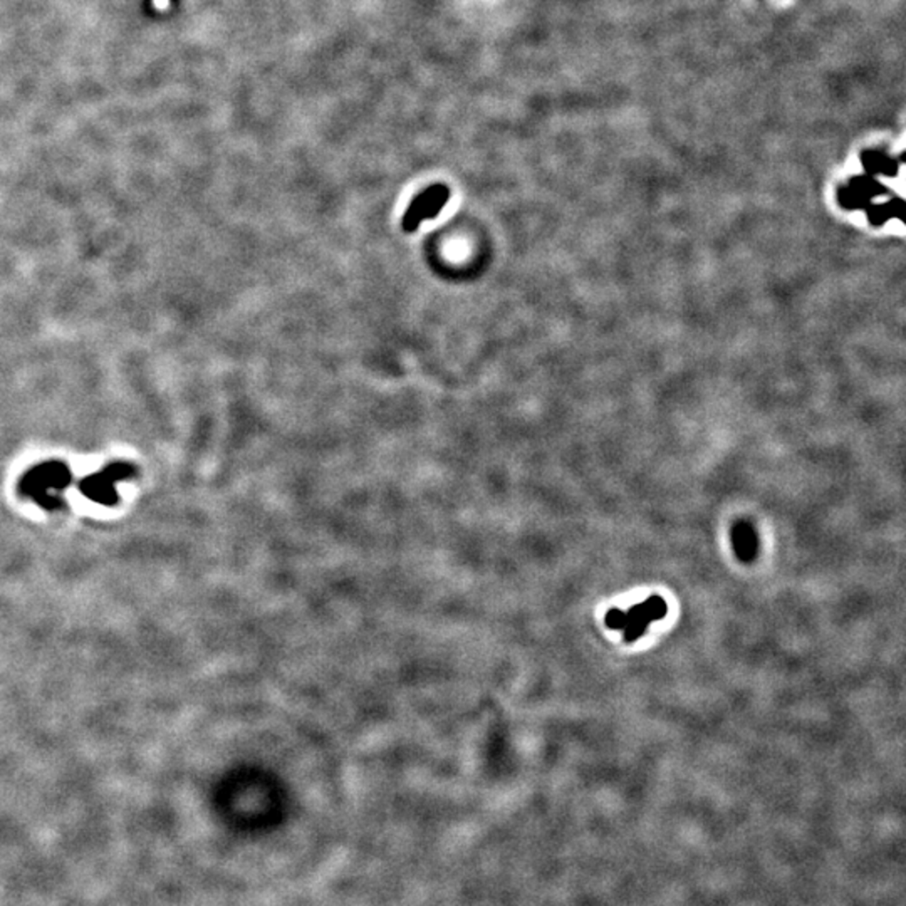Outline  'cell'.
<instances>
[{
	"mask_svg": "<svg viewBox=\"0 0 906 906\" xmlns=\"http://www.w3.org/2000/svg\"><path fill=\"white\" fill-rule=\"evenodd\" d=\"M450 200V189L445 183H435L430 185L427 190L418 193L412 200L410 207L407 208L401 227L405 232L412 234L416 232L418 227L427 221H435L442 210L446 207Z\"/></svg>",
	"mask_w": 906,
	"mask_h": 906,
	"instance_id": "3",
	"label": "cell"
},
{
	"mask_svg": "<svg viewBox=\"0 0 906 906\" xmlns=\"http://www.w3.org/2000/svg\"><path fill=\"white\" fill-rule=\"evenodd\" d=\"M732 539H733L735 554L740 561L748 562L757 556V536L748 523H739L735 525Z\"/></svg>",
	"mask_w": 906,
	"mask_h": 906,
	"instance_id": "5",
	"label": "cell"
},
{
	"mask_svg": "<svg viewBox=\"0 0 906 906\" xmlns=\"http://www.w3.org/2000/svg\"><path fill=\"white\" fill-rule=\"evenodd\" d=\"M133 474V467L127 463H112L106 468L84 478L81 482V492L97 504L112 506L118 500V482L131 477Z\"/></svg>",
	"mask_w": 906,
	"mask_h": 906,
	"instance_id": "4",
	"label": "cell"
},
{
	"mask_svg": "<svg viewBox=\"0 0 906 906\" xmlns=\"http://www.w3.org/2000/svg\"><path fill=\"white\" fill-rule=\"evenodd\" d=\"M668 613V604L660 596H650L643 603L635 604L628 611L621 609H609L606 613V626L611 630H621L623 639L626 643H633L647 633V628L653 621L665 618Z\"/></svg>",
	"mask_w": 906,
	"mask_h": 906,
	"instance_id": "2",
	"label": "cell"
},
{
	"mask_svg": "<svg viewBox=\"0 0 906 906\" xmlns=\"http://www.w3.org/2000/svg\"><path fill=\"white\" fill-rule=\"evenodd\" d=\"M153 4L163 11V9H166L170 5V0H153Z\"/></svg>",
	"mask_w": 906,
	"mask_h": 906,
	"instance_id": "6",
	"label": "cell"
},
{
	"mask_svg": "<svg viewBox=\"0 0 906 906\" xmlns=\"http://www.w3.org/2000/svg\"><path fill=\"white\" fill-rule=\"evenodd\" d=\"M71 482V472L61 461H46L31 468L20 480V492L31 497L44 509H59L63 492Z\"/></svg>",
	"mask_w": 906,
	"mask_h": 906,
	"instance_id": "1",
	"label": "cell"
}]
</instances>
